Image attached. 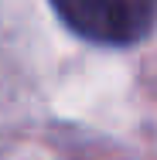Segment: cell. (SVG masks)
Returning a JSON list of instances; mask_svg holds the SVG:
<instances>
[{
	"label": "cell",
	"mask_w": 157,
	"mask_h": 160,
	"mask_svg": "<svg viewBox=\"0 0 157 160\" xmlns=\"http://www.w3.org/2000/svg\"><path fill=\"white\" fill-rule=\"evenodd\" d=\"M51 7L79 38L96 44L137 41L147 24V10L133 0H51Z\"/></svg>",
	"instance_id": "6da1fadb"
}]
</instances>
